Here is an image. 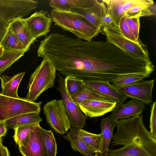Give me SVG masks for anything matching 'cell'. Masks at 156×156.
Here are the masks:
<instances>
[{"mask_svg":"<svg viewBox=\"0 0 156 156\" xmlns=\"http://www.w3.org/2000/svg\"><path fill=\"white\" fill-rule=\"evenodd\" d=\"M143 118L141 114L116 120V131L111 140L112 145L139 146L156 154V140L145 127Z\"/></svg>","mask_w":156,"mask_h":156,"instance_id":"obj_1","label":"cell"},{"mask_svg":"<svg viewBox=\"0 0 156 156\" xmlns=\"http://www.w3.org/2000/svg\"><path fill=\"white\" fill-rule=\"evenodd\" d=\"M50 14L55 25L72 33L80 39L90 41L101 33L100 29L84 16L72 10L63 11L53 9Z\"/></svg>","mask_w":156,"mask_h":156,"instance_id":"obj_2","label":"cell"},{"mask_svg":"<svg viewBox=\"0 0 156 156\" xmlns=\"http://www.w3.org/2000/svg\"><path fill=\"white\" fill-rule=\"evenodd\" d=\"M56 69L47 59L43 58L30 76L26 99L34 101L46 90L52 87L56 78Z\"/></svg>","mask_w":156,"mask_h":156,"instance_id":"obj_3","label":"cell"},{"mask_svg":"<svg viewBox=\"0 0 156 156\" xmlns=\"http://www.w3.org/2000/svg\"><path fill=\"white\" fill-rule=\"evenodd\" d=\"M42 102H38L25 98L6 96L0 93V121L8 119L21 115L37 113L39 114Z\"/></svg>","mask_w":156,"mask_h":156,"instance_id":"obj_4","label":"cell"},{"mask_svg":"<svg viewBox=\"0 0 156 156\" xmlns=\"http://www.w3.org/2000/svg\"><path fill=\"white\" fill-rule=\"evenodd\" d=\"M103 34L105 35L107 41L129 55L143 59L150 58L147 46L140 40L135 42L126 38L112 24L104 27Z\"/></svg>","mask_w":156,"mask_h":156,"instance_id":"obj_5","label":"cell"},{"mask_svg":"<svg viewBox=\"0 0 156 156\" xmlns=\"http://www.w3.org/2000/svg\"><path fill=\"white\" fill-rule=\"evenodd\" d=\"M43 109L47 123L56 133L63 134L70 129V121L62 99L47 102Z\"/></svg>","mask_w":156,"mask_h":156,"instance_id":"obj_6","label":"cell"},{"mask_svg":"<svg viewBox=\"0 0 156 156\" xmlns=\"http://www.w3.org/2000/svg\"><path fill=\"white\" fill-rule=\"evenodd\" d=\"M33 0H0V19L8 24L29 14L37 6Z\"/></svg>","mask_w":156,"mask_h":156,"instance_id":"obj_7","label":"cell"},{"mask_svg":"<svg viewBox=\"0 0 156 156\" xmlns=\"http://www.w3.org/2000/svg\"><path fill=\"white\" fill-rule=\"evenodd\" d=\"M57 82V89L61 93L62 100L70 121L71 127L82 129L86 125V121L88 117L83 113L79 106L74 103L69 95L65 78L63 76L58 74Z\"/></svg>","mask_w":156,"mask_h":156,"instance_id":"obj_8","label":"cell"},{"mask_svg":"<svg viewBox=\"0 0 156 156\" xmlns=\"http://www.w3.org/2000/svg\"><path fill=\"white\" fill-rule=\"evenodd\" d=\"M154 79L143 80L135 83L117 87L118 90L128 97L138 100L149 105L152 101V91Z\"/></svg>","mask_w":156,"mask_h":156,"instance_id":"obj_9","label":"cell"},{"mask_svg":"<svg viewBox=\"0 0 156 156\" xmlns=\"http://www.w3.org/2000/svg\"><path fill=\"white\" fill-rule=\"evenodd\" d=\"M41 127L37 124L31 130L23 145L19 147L23 156H48Z\"/></svg>","mask_w":156,"mask_h":156,"instance_id":"obj_10","label":"cell"},{"mask_svg":"<svg viewBox=\"0 0 156 156\" xmlns=\"http://www.w3.org/2000/svg\"><path fill=\"white\" fill-rule=\"evenodd\" d=\"M24 19L35 39L45 35L49 32L52 21L48 11L42 9L36 11L28 18Z\"/></svg>","mask_w":156,"mask_h":156,"instance_id":"obj_11","label":"cell"},{"mask_svg":"<svg viewBox=\"0 0 156 156\" xmlns=\"http://www.w3.org/2000/svg\"><path fill=\"white\" fill-rule=\"evenodd\" d=\"M117 105L115 101L93 99L85 100L79 106L86 115L93 118L101 116L112 111Z\"/></svg>","mask_w":156,"mask_h":156,"instance_id":"obj_12","label":"cell"},{"mask_svg":"<svg viewBox=\"0 0 156 156\" xmlns=\"http://www.w3.org/2000/svg\"><path fill=\"white\" fill-rule=\"evenodd\" d=\"M145 108L142 102L132 98L125 104H117L108 117L115 121L133 117L141 114Z\"/></svg>","mask_w":156,"mask_h":156,"instance_id":"obj_13","label":"cell"},{"mask_svg":"<svg viewBox=\"0 0 156 156\" xmlns=\"http://www.w3.org/2000/svg\"><path fill=\"white\" fill-rule=\"evenodd\" d=\"M71 10L84 16L92 24L100 29L103 34V19L107 12V7L102 0H93L91 5L87 9Z\"/></svg>","mask_w":156,"mask_h":156,"instance_id":"obj_14","label":"cell"},{"mask_svg":"<svg viewBox=\"0 0 156 156\" xmlns=\"http://www.w3.org/2000/svg\"><path fill=\"white\" fill-rule=\"evenodd\" d=\"M83 82L85 85L92 90L115 101L117 105L123 104L128 98L108 81L87 80L84 81Z\"/></svg>","mask_w":156,"mask_h":156,"instance_id":"obj_15","label":"cell"},{"mask_svg":"<svg viewBox=\"0 0 156 156\" xmlns=\"http://www.w3.org/2000/svg\"><path fill=\"white\" fill-rule=\"evenodd\" d=\"M9 26L23 44L30 49L36 39L30 31L24 19L16 20L9 23Z\"/></svg>","mask_w":156,"mask_h":156,"instance_id":"obj_16","label":"cell"},{"mask_svg":"<svg viewBox=\"0 0 156 156\" xmlns=\"http://www.w3.org/2000/svg\"><path fill=\"white\" fill-rule=\"evenodd\" d=\"M25 73V72H22L12 76H9L5 75H0L2 90L1 93L6 96L20 98L18 95V89Z\"/></svg>","mask_w":156,"mask_h":156,"instance_id":"obj_17","label":"cell"},{"mask_svg":"<svg viewBox=\"0 0 156 156\" xmlns=\"http://www.w3.org/2000/svg\"><path fill=\"white\" fill-rule=\"evenodd\" d=\"M115 120L106 117L101 119L100 123L102 140L101 156H108L109 145L113 136V130L116 127Z\"/></svg>","mask_w":156,"mask_h":156,"instance_id":"obj_18","label":"cell"},{"mask_svg":"<svg viewBox=\"0 0 156 156\" xmlns=\"http://www.w3.org/2000/svg\"><path fill=\"white\" fill-rule=\"evenodd\" d=\"M64 137L70 142L72 149L84 156H94V151L87 146L79 136L77 129L71 128Z\"/></svg>","mask_w":156,"mask_h":156,"instance_id":"obj_19","label":"cell"},{"mask_svg":"<svg viewBox=\"0 0 156 156\" xmlns=\"http://www.w3.org/2000/svg\"><path fill=\"white\" fill-rule=\"evenodd\" d=\"M93 1V0H51L49 4L53 9L68 11L75 9H87Z\"/></svg>","mask_w":156,"mask_h":156,"instance_id":"obj_20","label":"cell"},{"mask_svg":"<svg viewBox=\"0 0 156 156\" xmlns=\"http://www.w3.org/2000/svg\"><path fill=\"white\" fill-rule=\"evenodd\" d=\"M0 46L2 47L4 50L7 51H23L26 52L29 50L13 33L9 26Z\"/></svg>","mask_w":156,"mask_h":156,"instance_id":"obj_21","label":"cell"},{"mask_svg":"<svg viewBox=\"0 0 156 156\" xmlns=\"http://www.w3.org/2000/svg\"><path fill=\"white\" fill-rule=\"evenodd\" d=\"M71 97L77 105L79 106L85 100L96 99L108 101H115L112 99L101 94L92 90L84 83L80 90Z\"/></svg>","mask_w":156,"mask_h":156,"instance_id":"obj_22","label":"cell"},{"mask_svg":"<svg viewBox=\"0 0 156 156\" xmlns=\"http://www.w3.org/2000/svg\"><path fill=\"white\" fill-rule=\"evenodd\" d=\"M42 121L39 113H30L14 117L7 120L5 123L7 127L13 129L20 126L40 124Z\"/></svg>","mask_w":156,"mask_h":156,"instance_id":"obj_23","label":"cell"},{"mask_svg":"<svg viewBox=\"0 0 156 156\" xmlns=\"http://www.w3.org/2000/svg\"><path fill=\"white\" fill-rule=\"evenodd\" d=\"M108 156H156V154L143 148L126 145L118 149H109Z\"/></svg>","mask_w":156,"mask_h":156,"instance_id":"obj_24","label":"cell"},{"mask_svg":"<svg viewBox=\"0 0 156 156\" xmlns=\"http://www.w3.org/2000/svg\"><path fill=\"white\" fill-rule=\"evenodd\" d=\"M105 4L107 10L111 14L113 24L118 27L121 18L125 15L123 6L124 0H102Z\"/></svg>","mask_w":156,"mask_h":156,"instance_id":"obj_25","label":"cell"},{"mask_svg":"<svg viewBox=\"0 0 156 156\" xmlns=\"http://www.w3.org/2000/svg\"><path fill=\"white\" fill-rule=\"evenodd\" d=\"M78 134L85 143L95 153L101 154L102 140L101 133L96 134L89 133L82 129H77Z\"/></svg>","mask_w":156,"mask_h":156,"instance_id":"obj_26","label":"cell"},{"mask_svg":"<svg viewBox=\"0 0 156 156\" xmlns=\"http://www.w3.org/2000/svg\"><path fill=\"white\" fill-rule=\"evenodd\" d=\"M25 53L23 51H10L3 50V54L0 56V76L23 56Z\"/></svg>","mask_w":156,"mask_h":156,"instance_id":"obj_27","label":"cell"},{"mask_svg":"<svg viewBox=\"0 0 156 156\" xmlns=\"http://www.w3.org/2000/svg\"><path fill=\"white\" fill-rule=\"evenodd\" d=\"M156 5L154 4L139 5L133 7L126 12L125 16L128 17H139L155 16Z\"/></svg>","mask_w":156,"mask_h":156,"instance_id":"obj_28","label":"cell"},{"mask_svg":"<svg viewBox=\"0 0 156 156\" xmlns=\"http://www.w3.org/2000/svg\"><path fill=\"white\" fill-rule=\"evenodd\" d=\"M150 76L140 73L126 74L119 76L112 80L111 83L115 87H119L135 83Z\"/></svg>","mask_w":156,"mask_h":156,"instance_id":"obj_29","label":"cell"},{"mask_svg":"<svg viewBox=\"0 0 156 156\" xmlns=\"http://www.w3.org/2000/svg\"><path fill=\"white\" fill-rule=\"evenodd\" d=\"M37 124H31L17 126L13 129L14 140L18 147L22 146L33 129Z\"/></svg>","mask_w":156,"mask_h":156,"instance_id":"obj_30","label":"cell"},{"mask_svg":"<svg viewBox=\"0 0 156 156\" xmlns=\"http://www.w3.org/2000/svg\"><path fill=\"white\" fill-rule=\"evenodd\" d=\"M41 130L48 156H56L57 144L53 132L51 130H47L42 127Z\"/></svg>","mask_w":156,"mask_h":156,"instance_id":"obj_31","label":"cell"},{"mask_svg":"<svg viewBox=\"0 0 156 156\" xmlns=\"http://www.w3.org/2000/svg\"><path fill=\"white\" fill-rule=\"evenodd\" d=\"M66 85L69 95L71 96L76 93L84 84V81L72 76H66Z\"/></svg>","mask_w":156,"mask_h":156,"instance_id":"obj_32","label":"cell"},{"mask_svg":"<svg viewBox=\"0 0 156 156\" xmlns=\"http://www.w3.org/2000/svg\"><path fill=\"white\" fill-rule=\"evenodd\" d=\"M118 28L121 34L129 40L136 42L138 41L136 40L128 25L125 16L121 18Z\"/></svg>","mask_w":156,"mask_h":156,"instance_id":"obj_33","label":"cell"},{"mask_svg":"<svg viewBox=\"0 0 156 156\" xmlns=\"http://www.w3.org/2000/svg\"><path fill=\"white\" fill-rule=\"evenodd\" d=\"M128 25L136 40L138 41L140 39L139 33L140 27V18L139 17H130L126 16Z\"/></svg>","mask_w":156,"mask_h":156,"instance_id":"obj_34","label":"cell"},{"mask_svg":"<svg viewBox=\"0 0 156 156\" xmlns=\"http://www.w3.org/2000/svg\"><path fill=\"white\" fill-rule=\"evenodd\" d=\"M149 127L150 133L153 137L156 140V101H155L151 105Z\"/></svg>","mask_w":156,"mask_h":156,"instance_id":"obj_35","label":"cell"},{"mask_svg":"<svg viewBox=\"0 0 156 156\" xmlns=\"http://www.w3.org/2000/svg\"><path fill=\"white\" fill-rule=\"evenodd\" d=\"M154 3L153 0H124L123 6L126 12L136 6L150 5Z\"/></svg>","mask_w":156,"mask_h":156,"instance_id":"obj_36","label":"cell"},{"mask_svg":"<svg viewBox=\"0 0 156 156\" xmlns=\"http://www.w3.org/2000/svg\"><path fill=\"white\" fill-rule=\"evenodd\" d=\"M9 24L0 19V46L7 30Z\"/></svg>","mask_w":156,"mask_h":156,"instance_id":"obj_37","label":"cell"},{"mask_svg":"<svg viewBox=\"0 0 156 156\" xmlns=\"http://www.w3.org/2000/svg\"><path fill=\"white\" fill-rule=\"evenodd\" d=\"M103 30L104 27L111 24H113V21L112 17L107 10L103 19Z\"/></svg>","mask_w":156,"mask_h":156,"instance_id":"obj_38","label":"cell"},{"mask_svg":"<svg viewBox=\"0 0 156 156\" xmlns=\"http://www.w3.org/2000/svg\"><path fill=\"white\" fill-rule=\"evenodd\" d=\"M10 153L8 148L3 145L2 138H0V156H10Z\"/></svg>","mask_w":156,"mask_h":156,"instance_id":"obj_39","label":"cell"},{"mask_svg":"<svg viewBox=\"0 0 156 156\" xmlns=\"http://www.w3.org/2000/svg\"><path fill=\"white\" fill-rule=\"evenodd\" d=\"M7 127L5 122L0 121V138L4 136L7 133Z\"/></svg>","mask_w":156,"mask_h":156,"instance_id":"obj_40","label":"cell"},{"mask_svg":"<svg viewBox=\"0 0 156 156\" xmlns=\"http://www.w3.org/2000/svg\"><path fill=\"white\" fill-rule=\"evenodd\" d=\"M3 48L2 46H0V56L3 54Z\"/></svg>","mask_w":156,"mask_h":156,"instance_id":"obj_41","label":"cell"},{"mask_svg":"<svg viewBox=\"0 0 156 156\" xmlns=\"http://www.w3.org/2000/svg\"><path fill=\"white\" fill-rule=\"evenodd\" d=\"M94 156H101L100 153H95Z\"/></svg>","mask_w":156,"mask_h":156,"instance_id":"obj_42","label":"cell"},{"mask_svg":"<svg viewBox=\"0 0 156 156\" xmlns=\"http://www.w3.org/2000/svg\"></svg>","mask_w":156,"mask_h":156,"instance_id":"obj_43","label":"cell"}]
</instances>
